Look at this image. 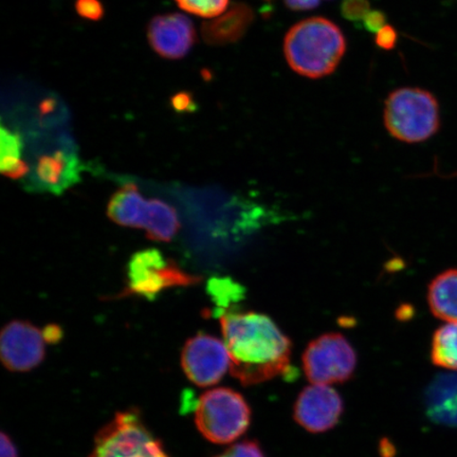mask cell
I'll use <instances>...</instances> for the list:
<instances>
[{
    "label": "cell",
    "instance_id": "6da1fadb",
    "mask_svg": "<svg viewBox=\"0 0 457 457\" xmlns=\"http://www.w3.org/2000/svg\"><path fill=\"white\" fill-rule=\"evenodd\" d=\"M220 313L222 336L236 378L248 386L287 373L293 345L270 317L256 312Z\"/></svg>",
    "mask_w": 457,
    "mask_h": 457
},
{
    "label": "cell",
    "instance_id": "7a4b0ae2",
    "mask_svg": "<svg viewBox=\"0 0 457 457\" xmlns=\"http://www.w3.org/2000/svg\"><path fill=\"white\" fill-rule=\"evenodd\" d=\"M345 50V38L338 26L323 17L298 22L284 41V54L291 70L311 79L334 72Z\"/></svg>",
    "mask_w": 457,
    "mask_h": 457
},
{
    "label": "cell",
    "instance_id": "3957f363",
    "mask_svg": "<svg viewBox=\"0 0 457 457\" xmlns=\"http://www.w3.org/2000/svg\"><path fill=\"white\" fill-rule=\"evenodd\" d=\"M439 106L436 96L420 88H400L388 96L385 124L394 138L419 143L439 129Z\"/></svg>",
    "mask_w": 457,
    "mask_h": 457
},
{
    "label": "cell",
    "instance_id": "277c9868",
    "mask_svg": "<svg viewBox=\"0 0 457 457\" xmlns=\"http://www.w3.org/2000/svg\"><path fill=\"white\" fill-rule=\"evenodd\" d=\"M200 433L215 444H228L248 430L251 410L241 394L220 387L205 392L195 407Z\"/></svg>",
    "mask_w": 457,
    "mask_h": 457
},
{
    "label": "cell",
    "instance_id": "5b68a950",
    "mask_svg": "<svg viewBox=\"0 0 457 457\" xmlns=\"http://www.w3.org/2000/svg\"><path fill=\"white\" fill-rule=\"evenodd\" d=\"M89 457H170L137 411L118 413L96 436Z\"/></svg>",
    "mask_w": 457,
    "mask_h": 457
},
{
    "label": "cell",
    "instance_id": "8992f818",
    "mask_svg": "<svg viewBox=\"0 0 457 457\" xmlns=\"http://www.w3.org/2000/svg\"><path fill=\"white\" fill-rule=\"evenodd\" d=\"M128 286L122 295H138L155 300L170 288L196 285L200 278L187 273L175 262L164 259L159 250L147 249L136 253L128 266Z\"/></svg>",
    "mask_w": 457,
    "mask_h": 457
},
{
    "label": "cell",
    "instance_id": "52a82bcc",
    "mask_svg": "<svg viewBox=\"0 0 457 457\" xmlns=\"http://www.w3.org/2000/svg\"><path fill=\"white\" fill-rule=\"evenodd\" d=\"M356 365L355 351L340 334L319 337L308 345L303 355V368L313 385L343 384L352 378Z\"/></svg>",
    "mask_w": 457,
    "mask_h": 457
},
{
    "label": "cell",
    "instance_id": "ba28073f",
    "mask_svg": "<svg viewBox=\"0 0 457 457\" xmlns=\"http://www.w3.org/2000/svg\"><path fill=\"white\" fill-rule=\"evenodd\" d=\"M181 364L188 379L198 386H210L220 381L231 369L232 360L225 341L198 334L186 343Z\"/></svg>",
    "mask_w": 457,
    "mask_h": 457
},
{
    "label": "cell",
    "instance_id": "9c48e42d",
    "mask_svg": "<svg viewBox=\"0 0 457 457\" xmlns=\"http://www.w3.org/2000/svg\"><path fill=\"white\" fill-rule=\"evenodd\" d=\"M43 331L32 324L13 321L5 325L0 338V353L5 368L11 371H28L41 364L45 358Z\"/></svg>",
    "mask_w": 457,
    "mask_h": 457
},
{
    "label": "cell",
    "instance_id": "30bf717a",
    "mask_svg": "<svg viewBox=\"0 0 457 457\" xmlns=\"http://www.w3.org/2000/svg\"><path fill=\"white\" fill-rule=\"evenodd\" d=\"M343 408V400L333 387L312 385L304 388L296 399L294 415L306 431L323 433L338 424Z\"/></svg>",
    "mask_w": 457,
    "mask_h": 457
},
{
    "label": "cell",
    "instance_id": "8fae6325",
    "mask_svg": "<svg viewBox=\"0 0 457 457\" xmlns=\"http://www.w3.org/2000/svg\"><path fill=\"white\" fill-rule=\"evenodd\" d=\"M147 37L152 48L168 60L186 56L195 44L196 31L187 16L171 13L156 16L147 28Z\"/></svg>",
    "mask_w": 457,
    "mask_h": 457
},
{
    "label": "cell",
    "instance_id": "7c38bea8",
    "mask_svg": "<svg viewBox=\"0 0 457 457\" xmlns=\"http://www.w3.org/2000/svg\"><path fill=\"white\" fill-rule=\"evenodd\" d=\"M253 21V12L248 5L238 4L202 27L204 41L208 45L224 46L236 43L243 37Z\"/></svg>",
    "mask_w": 457,
    "mask_h": 457
},
{
    "label": "cell",
    "instance_id": "4fadbf2b",
    "mask_svg": "<svg viewBox=\"0 0 457 457\" xmlns=\"http://www.w3.org/2000/svg\"><path fill=\"white\" fill-rule=\"evenodd\" d=\"M427 414L437 424L457 428V371L438 376L428 387Z\"/></svg>",
    "mask_w": 457,
    "mask_h": 457
},
{
    "label": "cell",
    "instance_id": "5bb4252c",
    "mask_svg": "<svg viewBox=\"0 0 457 457\" xmlns=\"http://www.w3.org/2000/svg\"><path fill=\"white\" fill-rule=\"evenodd\" d=\"M78 171L76 157L57 152L54 155L39 159L34 170V180L44 190L60 194L68 187L76 184Z\"/></svg>",
    "mask_w": 457,
    "mask_h": 457
},
{
    "label": "cell",
    "instance_id": "9a60e30c",
    "mask_svg": "<svg viewBox=\"0 0 457 457\" xmlns=\"http://www.w3.org/2000/svg\"><path fill=\"white\" fill-rule=\"evenodd\" d=\"M147 209L148 200L141 195L138 187L127 185L113 194L107 213L120 226L143 228Z\"/></svg>",
    "mask_w": 457,
    "mask_h": 457
},
{
    "label": "cell",
    "instance_id": "2e32d148",
    "mask_svg": "<svg viewBox=\"0 0 457 457\" xmlns=\"http://www.w3.org/2000/svg\"><path fill=\"white\" fill-rule=\"evenodd\" d=\"M428 302L434 316L445 322H457V270L445 271L433 279Z\"/></svg>",
    "mask_w": 457,
    "mask_h": 457
},
{
    "label": "cell",
    "instance_id": "e0dca14e",
    "mask_svg": "<svg viewBox=\"0 0 457 457\" xmlns=\"http://www.w3.org/2000/svg\"><path fill=\"white\" fill-rule=\"evenodd\" d=\"M147 237L157 242H170L179 230V219L176 210L159 199L148 200L145 220Z\"/></svg>",
    "mask_w": 457,
    "mask_h": 457
},
{
    "label": "cell",
    "instance_id": "ac0fdd59",
    "mask_svg": "<svg viewBox=\"0 0 457 457\" xmlns=\"http://www.w3.org/2000/svg\"><path fill=\"white\" fill-rule=\"evenodd\" d=\"M431 359L436 367L457 371V322H447L436 331Z\"/></svg>",
    "mask_w": 457,
    "mask_h": 457
},
{
    "label": "cell",
    "instance_id": "d6986e66",
    "mask_svg": "<svg viewBox=\"0 0 457 457\" xmlns=\"http://www.w3.org/2000/svg\"><path fill=\"white\" fill-rule=\"evenodd\" d=\"M0 170L10 179H22L29 171L28 165L21 159V142L20 137L2 128L0 135Z\"/></svg>",
    "mask_w": 457,
    "mask_h": 457
},
{
    "label": "cell",
    "instance_id": "ffe728a7",
    "mask_svg": "<svg viewBox=\"0 0 457 457\" xmlns=\"http://www.w3.org/2000/svg\"><path fill=\"white\" fill-rule=\"evenodd\" d=\"M176 4L187 12L204 19H215L225 13L228 0H175Z\"/></svg>",
    "mask_w": 457,
    "mask_h": 457
},
{
    "label": "cell",
    "instance_id": "44dd1931",
    "mask_svg": "<svg viewBox=\"0 0 457 457\" xmlns=\"http://www.w3.org/2000/svg\"><path fill=\"white\" fill-rule=\"evenodd\" d=\"M209 293L220 307L230 304L233 300H237V285L231 283L228 279L214 278L210 281Z\"/></svg>",
    "mask_w": 457,
    "mask_h": 457
},
{
    "label": "cell",
    "instance_id": "7402d4cb",
    "mask_svg": "<svg viewBox=\"0 0 457 457\" xmlns=\"http://www.w3.org/2000/svg\"><path fill=\"white\" fill-rule=\"evenodd\" d=\"M368 0H345L341 4V13L345 19L360 22L370 13Z\"/></svg>",
    "mask_w": 457,
    "mask_h": 457
},
{
    "label": "cell",
    "instance_id": "603a6c76",
    "mask_svg": "<svg viewBox=\"0 0 457 457\" xmlns=\"http://www.w3.org/2000/svg\"><path fill=\"white\" fill-rule=\"evenodd\" d=\"M215 457H266L260 445L254 441H245L236 444Z\"/></svg>",
    "mask_w": 457,
    "mask_h": 457
},
{
    "label": "cell",
    "instance_id": "cb8c5ba5",
    "mask_svg": "<svg viewBox=\"0 0 457 457\" xmlns=\"http://www.w3.org/2000/svg\"><path fill=\"white\" fill-rule=\"evenodd\" d=\"M76 9L79 16L89 21H99L104 15L100 0H77Z\"/></svg>",
    "mask_w": 457,
    "mask_h": 457
},
{
    "label": "cell",
    "instance_id": "d4e9b609",
    "mask_svg": "<svg viewBox=\"0 0 457 457\" xmlns=\"http://www.w3.org/2000/svg\"><path fill=\"white\" fill-rule=\"evenodd\" d=\"M362 24L368 31L377 34L386 26V16L380 11H370Z\"/></svg>",
    "mask_w": 457,
    "mask_h": 457
},
{
    "label": "cell",
    "instance_id": "484cf974",
    "mask_svg": "<svg viewBox=\"0 0 457 457\" xmlns=\"http://www.w3.org/2000/svg\"><path fill=\"white\" fill-rule=\"evenodd\" d=\"M397 41L396 31L390 26L382 28L381 30L377 33L376 42L379 47L384 49H392L395 46Z\"/></svg>",
    "mask_w": 457,
    "mask_h": 457
},
{
    "label": "cell",
    "instance_id": "4316f807",
    "mask_svg": "<svg viewBox=\"0 0 457 457\" xmlns=\"http://www.w3.org/2000/svg\"><path fill=\"white\" fill-rule=\"evenodd\" d=\"M171 105L177 112H187L193 110L194 102L190 95L180 93L171 99Z\"/></svg>",
    "mask_w": 457,
    "mask_h": 457
},
{
    "label": "cell",
    "instance_id": "83f0119b",
    "mask_svg": "<svg viewBox=\"0 0 457 457\" xmlns=\"http://www.w3.org/2000/svg\"><path fill=\"white\" fill-rule=\"evenodd\" d=\"M321 0H286V4L293 10H311L316 8Z\"/></svg>",
    "mask_w": 457,
    "mask_h": 457
},
{
    "label": "cell",
    "instance_id": "f1b7e54d",
    "mask_svg": "<svg viewBox=\"0 0 457 457\" xmlns=\"http://www.w3.org/2000/svg\"><path fill=\"white\" fill-rule=\"evenodd\" d=\"M43 333L46 342L51 343V345L60 342L62 337V330L54 324L48 325V327L43 330Z\"/></svg>",
    "mask_w": 457,
    "mask_h": 457
},
{
    "label": "cell",
    "instance_id": "f546056e",
    "mask_svg": "<svg viewBox=\"0 0 457 457\" xmlns=\"http://www.w3.org/2000/svg\"><path fill=\"white\" fill-rule=\"evenodd\" d=\"M2 457H19L14 444L4 432L2 433Z\"/></svg>",
    "mask_w": 457,
    "mask_h": 457
}]
</instances>
